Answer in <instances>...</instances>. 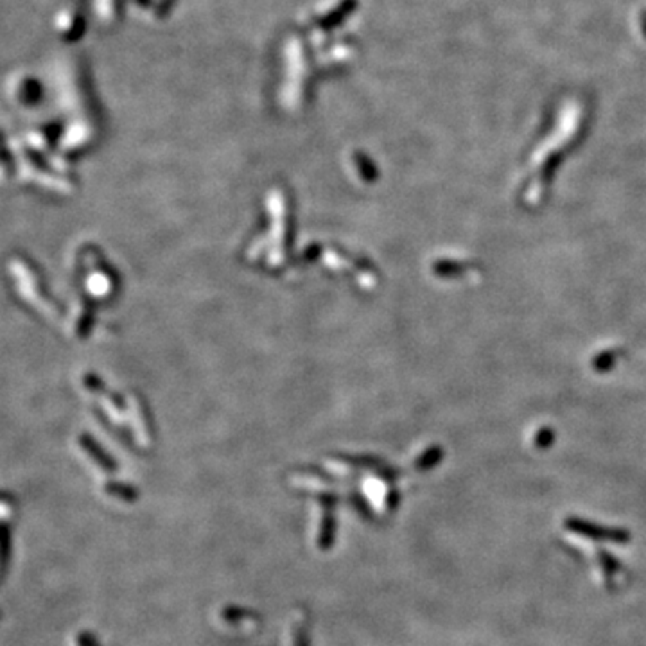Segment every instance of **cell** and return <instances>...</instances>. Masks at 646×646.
<instances>
[{"label": "cell", "instance_id": "cell-1", "mask_svg": "<svg viewBox=\"0 0 646 646\" xmlns=\"http://www.w3.org/2000/svg\"><path fill=\"white\" fill-rule=\"evenodd\" d=\"M6 551H8V541H6L4 533H2V530H0V566L4 564Z\"/></svg>", "mask_w": 646, "mask_h": 646}]
</instances>
